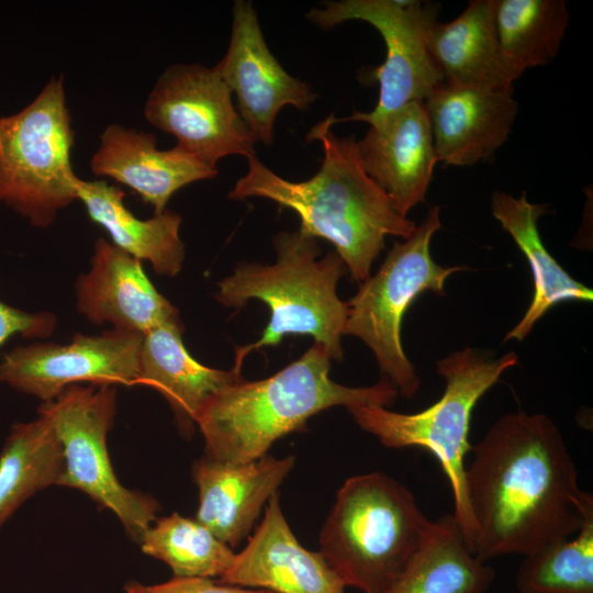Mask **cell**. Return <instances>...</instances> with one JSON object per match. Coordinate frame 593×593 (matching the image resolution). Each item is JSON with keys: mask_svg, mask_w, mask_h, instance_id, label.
Returning a JSON list of instances; mask_svg holds the SVG:
<instances>
[{"mask_svg": "<svg viewBox=\"0 0 593 593\" xmlns=\"http://www.w3.org/2000/svg\"><path fill=\"white\" fill-rule=\"evenodd\" d=\"M213 68L236 94L237 112L255 143L272 144L273 123L284 105L305 111L317 98L271 54L250 1L234 2L228 49Z\"/></svg>", "mask_w": 593, "mask_h": 593, "instance_id": "cell-13", "label": "cell"}, {"mask_svg": "<svg viewBox=\"0 0 593 593\" xmlns=\"http://www.w3.org/2000/svg\"><path fill=\"white\" fill-rule=\"evenodd\" d=\"M471 450L465 485L479 560L534 553L572 537L593 512L592 494L579 486L575 463L548 416L505 414Z\"/></svg>", "mask_w": 593, "mask_h": 593, "instance_id": "cell-1", "label": "cell"}, {"mask_svg": "<svg viewBox=\"0 0 593 593\" xmlns=\"http://www.w3.org/2000/svg\"><path fill=\"white\" fill-rule=\"evenodd\" d=\"M437 160L470 166L490 158L507 139L518 104L513 87L484 89L443 83L424 101Z\"/></svg>", "mask_w": 593, "mask_h": 593, "instance_id": "cell-17", "label": "cell"}, {"mask_svg": "<svg viewBox=\"0 0 593 593\" xmlns=\"http://www.w3.org/2000/svg\"><path fill=\"white\" fill-rule=\"evenodd\" d=\"M515 585L518 593H593V512L572 537L525 556Z\"/></svg>", "mask_w": 593, "mask_h": 593, "instance_id": "cell-28", "label": "cell"}, {"mask_svg": "<svg viewBox=\"0 0 593 593\" xmlns=\"http://www.w3.org/2000/svg\"><path fill=\"white\" fill-rule=\"evenodd\" d=\"M494 579V568L470 551L449 514L434 521L425 544L382 593H485Z\"/></svg>", "mask_w": 593, "mask_h": 593, "instance_id": "cell-24", "label": "cell"}, {"mask_svg": "<svg viewBox=\"0 0 593 593\" xmlns=\"http://www.w3.org/2000/svg\"><path fill=\"white\" fill-rule=\"evenodd\" d=\"M75 298L78 313L89 323L141 335L180 318L142 261L102 237L94 243L89 269L76 280Z\"/></svg>", "mask_w": 593, "mask_h": 593, "instance_id": "cell-15", "label": "cell"}, {"mask_svg": "<svg viewBox=\"0 0 593 593\" xmlns=\"http://www.w3.org/2000/svg\"><path fill=\"white\" fill-rule=\"evenodd\" d=\"M37 413L51 423L61 447L59 485L77 489L111 511L139 544L160 505L153 496L125 488L113 470L107 437L116 413V387L74 384L42 403Z\"/></svg>", "mask_w": 593, "mask_h": 593, "instance_id": "cell-9", "label": "cell"}, {"mask_svg": "<svg viewBox=\"0 0 593 593\" xmlns=\"http://www.w3.org/2000/svg\"><path fill=\"white\" fill-rule=\"evenodd\" d=\"M144 115L174 135L177 148L210 167L230 155L255 156V141L233 104L232 91L213 67L166 68L146 99Z\"/></svg>", "mask_w": 593, "mask_h": 593, "instance_id": "cell-11", "label": "cell"}, {"mask_svg": "<svg viewBox=\"0 0 593 593\" xmlns=\"http://www.w3.org/2000/svg\"><path fill=\"white\" fill-rule=\"evenodd\" d=\"M491 211L526 257L534 281L530 304L522 320L506 334L504 342H522L535 324L561 302L593 300L592 289L573 279L550 255L541 240L538 220L547 212V205L529 202L525 192L518 198L505 192H494Z\"/></svg>", "mask_w": 593, "mask_h": 593, "instance_id": "cell-23", "label": "cell"}, {"mask_svg": "<svg viewBox=\"0 0 593 593\" xmlns=\"http://www.w3.org/2000/svg\"><path fill=\"white\" fill-rule=\"evenodd\" d=\"M57 316L52 312H26L0 301V349L13 336L47 338L56 329Z\"/></svg>", "mask_w": 593, "mask_h": 593, "instance_id": "cell-29", "label": "cell"}, {"mask_svg": "<svg viewBox=\"0 0 593 593\" xmlns=\"http://www.w3.org/2000/svg\"><path fill=\"white\" fill-rule=\"evenodd\" d=\"M331 355L314 344L295 361L269 378L239 380L214 394L195 425L204 456L227 465L254 461L283 436L304 428L313 415L333 406L390 407L398 390L382 377L369 387H347L329 378Z\"/></svg>", "mask_w": 593, "mask_h": 593, "instance_id": "cell-3", "label": "cell"}, {"mask_svg": "<svg viewBox=\"0 0 593 593\" xmlns=\"http://www.w3.org/2000/svg\"><path fill=\"white\" fill-rule=\"evenodd\" d=\"M77 199L91 221L103 227L111 243L155 272L176 277L184 261V245L179 236L182 217L168 209L142 220L124 204V192L104 180H77Z\"/></svg>", "mask_w": 593, "mask_h": 593, "instance_id": "cell-22", "label": "cell"}, {"mask_svg": "<svg viewBox=\"0 0 593 593\" xmlns=\"http://www.w3.org/2000/svg\"><path fill=\"white\" fill-rule=\"evenodd\" d=\"M126 593H273L267 590L249 589L224 584L209 578L174 577L160 584L144 585L131 581L125 585Z\"/></svg>", "mask_w": 593, "mask_h": 593, "instance_id": "cell-30", "label": "cell"}, {"mask_svg": "<svg viewBox=\"0 0 593 593\" xmlns=\"http://www.w3.org/2000/svg\"><path fill=\"white\" fill-rule=\"evenodd\" d=\"M439 7L417 0H342L312 9L306 19L327 30L350 20L371 24L381 34L387 56L371 74L379 83V99L370 112L354 111L345 119L332 114V123H368L402 105L423 102L444 80L427 47V34L437 21Z\"/></svg>", "mask_w": 593, "mask_h": 593, "instance_id": "cell-10", "label": "cell"}, {"mask_svg": "<svg viewBox=\"0 0 593 593\" xmlns=\"http://www.w3.org/2000/svg\"><path fill=\"white\" fill-rule=\"evenodd\" d=\"M366 135L356 141L365 172L405 216L425 202L437 160L430 124L423 102H409L368 122Z\"/></svg>", "mask_w": 593, "mask_h": 593, "instance_id": "cell-14", "label": "cell"}, {"mask_svg": "<svg viewBox=\"0 0 593 593\" xmlns=\"http://www.w3.org/2000/svg\"><path fill=\"white\" fill-rule=\"evenodd\" d=\"M517 361L518 357L513 351L495 358L489 351L467 347L437 361V372L445 379V391L427 409L412 414L392 412L382 406L348 409L357 425L377 437L383 446L422 448L437 459L451 488L452 515L472 553L477 529L465 485V458L471 450V414L484 393Z\"/></svg>", "mask_w": 593, "mask_h": 593, "instance_id": "cell-6", "label": "cell"}, {"mask_svg": "<svg viewBox=\"0 0 593 593\" xmlns=\"http://www.w3.org/2000/svg\"><path fill=\"white\" fill-rule=\"evenodd\" d=\"M75 131L64 77L53 76L19 112L0 116V203L37 228L77 199Z\"/></svg>", "mask_w": 593, "mask_h": 593, "instance_id": "cell-7", "label": "cell"}, {"mask_svg": "<svg viewBox=\"0 0 593 593\" xmlns=\"http://www.w3.org/2000/svg\"><path fill=\"white\" fill-rule=\"evenodd\" d=\"M332 126L329 115L306 136L307 141H320L324 150L322 166L312 178L301 182L286 180L253 156L247 158V174L236 182L228 198H265L293 210L301 220L299 230L332 243L347 271L361 283L370 277L385 237L405 239L416 225L394 209L365 172L356 139L338 137Z\"/></svg>", "mask_w": 593, "mask_h": 593, "instance_id": "cell-2", "label": "cell"}, {"mask_svg": "<svg viewBox=\"0 0 593 593\" xmlns=\"http://www.w3.org/2000/svg\"><path fill=\"white\" fill-rule=\"evenodd\" d=\"M180 318L143 335L138 351V384L156 389L168 402L183 436H191L204 404L224 388L242 380L234 367L220 370L198 362L187 350Z\"/></svg>", "mask_w": 593, "mask_h": 593, "instance_id": "cell-20", "label": "cell"}, {"mask_svg": "<svg viewBox=\"0 0 593 593\" xmlns=\"http://www.w3.org/2000/svg\"><path fill=\"white\" fill-rule=\"evenodd\" d=\"M144 553L169 566L174 577L221 579L236 553L195 518L177 513L157 518L139 544Z\"/></svg>", "mask_w": 593, "mask_h": 593, "instance_id": "cell-27", "label": "cell"}, {"mask_svg": "<svg viewBox=\"0 0 593 593\" xmlns=\"http://www.w3.org/2000/svg\"><path fill=\"white\" fill-rule=\"evenodd\" d=\"M143 335L111 328L99 335L76 334L67 344L19 345L0 359V383L44 402L74 384H138Z\"/></svg>", "mask_w": 593, "mask_h": 593, "instance_id": "cell-12", "label": "cell"}, {"mask_svg": "<svg viewBox=\"0 0 593 593\" xmlns=\"http://www.w3.org/2000/svg\"><path fill=\"white\" fill-rule=\"evenodd\" d=\"M433 528L405 485L382 472L354 475L337 492L320 552L346 586L382 593Z\"/></svg>", "mask_w": 593, "mask_h": 593, "instance_id": "cell-5", "label": "cell"}, {"mask_svg": "<svg viewBox=\"0 0 593 593\" xmlns=\"http://www.w3.org/2000/svg\"><path fill=\"white\" fill-rule=\"evenodd\" d=\"M427 47L444 83L505 89L517 79L500 52L494 0H472L455 20L436 21L427 34Z\"/></svg>", "mask_w": 593, "mask_h": 593, "instance_id": "cell-21", "label": "cell"}, {"mask_svg": "<svg viewBox=\"0 0 593 593\" xmlns=\"http://www.w3.org/2000/svg\"><path fill=\"white\" fill-rule=\"evenodd\" d=\"M91 171L111 178L153 206L154 214L166 210L170 198L182 187L212 179L217 168L210 167L176 146L161 150L153 133L108 125L100 135L90 160Z\"/></svg>", "mask_w": 593, "mask_h": 593, "instance_id": "cell-19", "label": "cell"}, {"mask_svg": "<svg viewBox=\"0 0 593 593\" xmlns=\"http://www.w3.org/2000/svg\"><path fill=\"white\" fill-rule=\"evenodd\" d=\"M440 226V208L433 206L407 238L394 242L377 273L362 281L347 302L344 335L360 338L373 353L383 377L407 399L415 396L421 380L403 349L404 315L423 292L444 295L448 277L467 269L444 267L433 259L430 242Z\"/></svg>", "mask_w": 593, "mask_h": 593, "instance_id": "cell-8", "label": "cell"}, {"mask_svg": "<svg viewBox=\"0 0 593 593\" xmlns=\"http://www.w3.org/2000/svg\"><path fill=\"white\" fill-rule=\"evenodd\" d=\"M273 265L242 262L233 275L219 282L215 299L226 307H240L250 299L262 301L270 318L261 337L236 349L234 368L242 370L245 356L279 344L286 335H310L328 350L332 360L344 356L348 305L336 287L347 268L336 251L318 259L316 238L295 232H280L273 238Z\"/></svg>", "mask_w": 593, "mask_h": 593, "instance_id": "cell-4", "label": "cell"}, {"mask_svg": "<svg viewBox=\"0 0 593 593\" xmlns=\"http://www.w3.org/2000/svg\"><path fill=\"white\" fill-rule=\"evenodd\" d=\"M216 581L273 593H345L346 588L320 551L299 542L282 513L279 492L268 500L261 523L232 568Z\"/></svg>", "mask_w": 593, "mask_h": 593, "instance_id": "cell-16", "label": "cell"}, {"mask_svg": "<svg viewBox=\"0 0 593 593\" xmlns=\"http://www.w3.org/2000/svg\"><path fill=\"white\" fill-rule=\"evenodd\" d=\"M569 20L563 0H494L500 52L516 78L557 56Z\"/></svg>", "mask_w": 593, "mask_h": 593, "instance_id": "cell-26", "label": "cell"}, {"mask_svg": "<svg viewBox=\"0 0 593 593\" xmlns=\"http://www.w3.org/2000/svg\"><path fill=\"white\" fill-rule=\"evenodd\" d=\"M293 466V456L276 458L266 454L240 465L203 456L192 466L199 491L195 519L228 547H237Z\"/></svg>", "mask_w": 593, "mask_h": 593, "instance_id": "cell-18", "label": "cell"}, {"mask_svg": "<svg viewBox=\"0 0 593 593\" xmlns=\"http://www.w3.org/2000/svg\"><path fill=\"white\" fill-rule=\"evenodd\" d=\"M63 473L61 447L47 418L14 423L0 452V527L35 493L59 485Z\"/></svg>", "mask_w": 593, "mask_h": 593, "instance_id": "cell-25", "label": "cell"}]
</instances>
